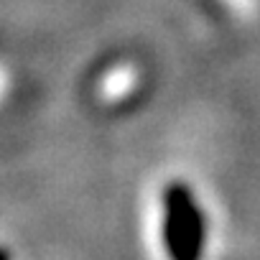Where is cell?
I'll list each match as a JSON object with an SVG mask.
<instances>
[{"label": "cell", "mask_w": 260, "mask_h": 260, "mask_svg": "<svg viewBox=\"0 0 260 260\" xmlns=\"http://www.w3.org/2000/svg\"><path fill=\"white\" fill-rule=\"evenodd\" d=\"M169 245L176 260H197L202 250V217L194 207V199L184 189H174L169 194Z\"/></svg>", "instance_id": "6da1fadb"}]
</instances>
